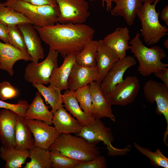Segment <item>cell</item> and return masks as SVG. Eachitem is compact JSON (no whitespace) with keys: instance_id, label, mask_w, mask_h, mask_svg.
Returning a JSON list of instances; mask_svg holds the SVG:
<instances>
[{"instance_id":"cell-1","label":"cell","mask_w":168,"mask_h":168,"mask_svg":"<svg viewBox=\"0 0 168 168\" xmlns=\"http://www.w3.org/2000/svg\"><path fill=\"white\" fill-rule=\"evenodd\" d=\"M40 39L49 46V50L57 51L63 58L80 52L92 40L95 30L84 23L61 24L47 27L34 26Z\"/></svg>"},{"instance_id":"cell-2","label":"cell","mask_w":168,"mask_h":168,"mask_svg":"<svg viewBox=\"0 0 168 168\" xmlns=\"http://www.w3.org/2000/svg\"><path fill=\"white\" fill-rule=\"evenodd\" d=\"M140 35L137 33L131 40L130 49L138 61L137 71L146 77L167 68L168 64L161 61L166 57L164 50L157 46L150 48L146 46L140 38Z\"/></svg>"},{"instance_id":"cell-3","label":"cell","mask_w":168,"mask_h":168,"mask_svg":"<svg viewBox=\"0 0 168 168\" xmlns=\"http://www.w3.org/2000/svg\"><path fill=\"white\" fill-rule=\"evenodd\" d=\"M96 143L89 142L83 138L70 133H61L48 149L57 150L63 154L82 161H89L100 155Z\"/></svg>"},{"instance_id":"cell-4","label":"cell","mask_w":168,"mask_h":168,"mask_svg":"<svg viewBox=\"0 0 168 168\" xmlns=\"http://www.w3.org/2000/svg\"><path fill=\"white\" fill-rule=\"evenodd\" d=\"M3 4L23 14L35 26L47 27L58 23L60 12L58 4L37 6L21 0H7Z\"/></svg>"},{"instance_id":"cell-5","label":"cell","mask_w":168,"mask_h":168,"mask_svg":"<svg viewBox=\"0 0 168 168\" xmlns=\"http://www.w3.org/2000/svg\"><path fill=\"white\" fill-rule=\"evenodd\" d=\"M160 0L150 4L144 2L137 14L141 24V35L147 45L154 44L168 35V29L162 26L159 20L160 12H157L156 6Z\"/></svg>"},{"instance_id":"cell-6","label":"cell","mask_w":168,"mask_h":168,"mask_svg":"<svg viewBox=\"0 0 168 168\" xmlns=\"http://www.w3.org/2000/svg\"><path fill=\"white\" fill-rule=\"evenodd\" d=\"M76 135L92 143L97 144L100 141L103 142L106 146L108 155L110 156L126 155L130 149L129 146L124 148L119 149L112 145L114 136L111 129L106 126L100 119H95L91 125L83 126L81 132Z\"/></svg>"},{"instance_id":"cell-7","label":"cell","mask_w":168,"mask_h":168,"mask_svg":"<svg viewBox=\"0 0 168 168\" xmlns=\"http://www.w3.org/2000/svg\"><path fill=\"white\" fill-rule=\"evenodd\" d=\"M144 97L150 103L156 102V112L158 115H162L166 121L167 126L163 136L165 144L167 145L168 134V87L164 83L150 80L146 82L143 87Z\"/></svg>"},{"instance_id":"cell-8","label":"cell","mask_w":168,"mask_h":168,"mask_svg":"<svg viewBox=\"0 0 168 168\" xmlns=\"http://www.w3.org/2000/svg\"><path fill=\"white\" fill-rule=\"evenodd\" d=\"M58 54L57 51L49 50L47 57L43 61L28 64L25 69V80L32 84H49L52 73L58 67Z\"/></svg>"},{"instance_id":"cell-9","label":"cell","mask_w":168,"mask_h":168,"mask_svg":"<svg viewBox=\"0 0 168 168\" xmlns=\"http://www.w3.org/2000/svg\"><path fill=\"white\" fill-rule=\"evenodd\" d=\"M140 88V81L137 76H127L105 97L111 105L125 106L134 101Z\"/></svg>"},{"instance_id":"cell-10","label":"cell","mask_w":168,"mask_h":168,"mask_svg":"<svg viewBox=\"0 0 168 168\" xmlns=\"http://www.w3.org/2000/svg\"><path fill=\"white\" fill-rule=\"evenodd\" d=\"M59 10L58 23H84L89 17L88 2L85 0H55Z\"/></svg>"},{"instance_id":"cell-11","label":"cell","mask_w":168,"mask_h":168,"mask_svg":"<svg viewBox=\"0 0 168 168\" xmlns=\"http://www.w3.org/2000/svg\"><path fill=\"white\" fill-rule=\"evenodd\" d=\"M136 63L133 57L128 56L119 59L113 64L100 83L101 90L105 96L116 85L123 80L125 72Z\"/></svg>"},{"instance_id":"cell-12","label":"cell","mask_w":168,"mask_h":168,"mask_svg":"<svg viewBox=\"0 0 168 168\" xmlns=\"http://www.w3.org/2000/svg\"><path fill=\"white\" fill-rule=\"evenodd\" d=\"M25 121L34 137L35 146L48 150L61 134L54 127L42 121L25 119Z\"/></svg>"},{"instance_id":"cell-13","label":"cell","mask_w":168,"mask_h":168,"mask_svg":"<svg viewBox=\"0 0 168 168\" xmlns=\"http://www.w3.org/2000/svg\"><path fill=\"white\" fill-rule=\"evenodd\" d=\"M89 85L92 97V116L95 119L106 117L115 122V118L113 113L112 105L102 92L100 83L94 82Z\"/></svg>"},{"instance_id":"cell-14","label":"cell","mask_w":168,"mask_h":168,"mask_svg":"<svg viewBox=\"0 0 168 168\" xmlns=\"http://www.w3.org/2000/svg\"><path fill=\"white\" fill-rule=\"evenodd\" d=\"M94 82L100 83L101 82L96 68L83 66L75 63L68 79V89L75 91Z\"/></svg>"},{"instance_id":"cell-15","label":"cell","mask_w":168,"mask_h":168,"mask_svg":"<svg viewBox=\"0 0 168 168\" xmlns=\"http://www.w3.org/2000/svg\"><path fill=\"white\" fill-rule=\"evenodd\" d=\"M17 26L23 34L27 52L32 62L38 63L40 59L44 58V55L37 31L32 24H21Z\"/></svg>"},{"instance_id":"cell-16","label":"cell","mask_w":168,"mask_h":168,"mask_svg":"<svg viewBox=\"0 0 168 168\" xmlns=\"http://www.w3.org/2000/svg\"><path fill=\"white\" fill-rule=\"evenodd\" d=\"M18 115L6 109L0 111V138L2 145L5 147H14L16 121Z\"/></svg>"},{"instance_id":"cell-17","label":"cell","mask_w":168,"mask_h":168,"mask_svg":"<svg viewBox=\"0 0 168 168\" xmlns=\"http://www.w3.org/2000/svg\"><path fill=\"white\" fill-rule=\"evenodd\" d=\"M19 60L26 62L32 59L28 54L24 53L9 43L0 41V66L1 69L13 75V66Z\"/></svg>"},{"instance_id":"cell-18","label":"cell","mask_w":168,"mask_h":168,"mask_svg":"<svg viewBox=\"0 0 168 168\" xmlns=\"http://www.w3.org/2000/svg\"><path fill=\"white\" fill-rule=\"evenodd\" d=\"M130 39L129 30L127 27H125L117 28L102 40L119 59H121L126 56V51L130 49L128 42Z\"/></svg>"},{"instance_id":"cell-19","label":"cell","mask_w":168,"mask_h":168,"mask_svg":"<svg viewBox=\"0 0 168 168\" xmlns=\"http://www.w3.org/2000/svg\"><path fill=\"white\" fill-rule=\"evenodd\" d=\"M53 124L60 133H80L83 126L63 107L58 108L53 114Z\"/></svg>"},{"instance_id":"cell-20","label":"cell","mask_w":168,"mask_h":168,"mask_svg":"<svg viewBox=\"0 0 168 168\" xmlns=\"http://www.w3.org/2000/svg\"><path fill=\"white\" fill-rule=\"evenodd\" d=\"M119 59L102 40L97 41L96 54V68L101 81L113 64Z\"/></svg>"},{"instance_id":"cell-21","label":"cell","mask_w":168,"mask_h":168,"mask_svg":"<svg viewBox=\"0 0 168 168\" xmlns=\"http://www.w3.org/2000/svg\"><path fill=\"white\" fill-rule=\"evenodd\" d=\"M111 0L116 6L111 11V14L115 16H123L128 25H133L138 12L143 5L142 0Z\"/></svg>"},{"instance_id":"cell-22","label":"cell","mask_w":168,"mask_h":168,"mask_svg":"<svg viewBox=\"0 0 168 168\" xmlns=\"http://www.w3.org/2000/svg\"><path fill=\"white\" fill-rule=\"evenodd\" d=\"M61 65L55 68L51 75L49 84L61 91L68 89V82L72 68L76 63L74 54H70L64 58Z\"/></svg>"},{"instance_id":"cell-23","label":"cell","mask_w":168,"mask_h":168,"mask_svg":"<svg viewBox=\"0 0 168 168\" xmlns=\"http://www.w3.org/2000/svg\"><path fill=\"white\" fill-rule=\"evenodd\" d=\"M49 107L46 105L40 93L36 92L35 96L26 112L25 119L42 121L46 124H53V114L49 110Z\"/></svg>"},{"instance_id":"cell-24","label":"cell","mask_w":168,"mask_h":168,"mask_svg":"<svg viewBox=\"0 0 168 168\" xmlns=\"http://www.w3.org/2000/svg\"><path fill=\"white\" fill-rule=\"evenodd\" d=\"M63 95V107L76 118L83 126L91 125L94 122L93 117L86 113L80 107L74 91L67 89Z\"/></svg>"},{"instance_id":"cell-25","label":"cell","mask_w":168,"mask_h":168,"mask_svg":"<svg viewBox=\"0 0 168 168\" xmlns=\"http://www.w3.org/2000/svg\"><path fill=\"white\" fill-rule=\"evenodd\" d=\"M35 145V140L24 117L18 115L16 121L14 147L21 150H29Z\"/></svg>"},{"instance_id":"cell-26","label":"cell","mask_w":168,"mask_h":168,"mask_svg":"<svg viewBox=\"0 0 168 168\" xmlns=\"http://www.w3.org/2000/svg\"><path fill=\"white\" fill-rule=\"evenodd\" d=\"M29 155V151L22 150L14 147L0 148V157L5 161L6 168H20L25 164Z\"/></svg>"},{"instance_id":"cell-27","label":"cell","mask_w":168,"mask_h":168,"mask_svg":"<svg viewBox=\"0 0 168 168\" xmlns=\"http://www.w3.org/2000/svg\"><path fill=\"white\" fill-rule=\"evenodd\" d=\"M32 84L44 97L46 104L50 105L53 114L58 108L63 107V95L59 88L50 84L46 87L41 84Z\"/></svg>"},{"instance_id":"cell-28","label":"cell","mask_w":168,"mask_h":168,"mask_svg":"<svg viewBox=\"0 0 168 168\" xmlns=\"http://www.w3.org/2000/svg\"><path fill=\"white\" fill-rule=\"evenodd\" d=\"M28 157L24 168H51L52 163L49 151L35 146L29 150Z\"/></svg>"},{"instance_id":"cell-29","label":"cell","mask_w":168,"mask_h":168,"mask_svg":"<svg viewBox=\"0 0 168 168\" xmlns=\"http://www.w3.org/2000/svg\"><path fill=\"white\" fill-rule=\"evenodd\" d=\"M97 41L88 42L80 52L75 54V62L83 66L96 68V54Z\"/></svg>"},{"instance_id":"cell-30","label":"cell","mask_w":168,"mask_h":168,"mask_svg":"<svg viewBox=\"0 0 168 168\" xmlns=\"http://www.w3.org/2000/svg\"><path fill=\"white\" fill-rule=\"evenodd\" d=\"M0 21L7 26H17L21 24L33 25V22L23 14L0 2Z\"/></svg>"},{"instance_id":"cell-31","label":"cell","mask_w":168,"mask_h":168,"mask_svg":"<svg viewBox=\"0 0 168 168\" xmlns=\"http://www.w3.org/2000/svg\"><path fill=\"white\" fill-rule=\"evenodd\" d=\"M135 147L141 154L148 157L151 164L156 167L168 168V158L162 153L160 150L157 148L155 152L140 146L134 142Z\"/></svg>"},{"instance_id":"cell-32","label":"cell","mask_w":168,"mask_h":168,"mask_svg":"<svg viewBox=\"0 0 168 168\" xmlns=\"http://www.w3.org/2000/svg\"><path fill=\"white\" fill-rule=\"evenodd\" d=\"M49 152L52 168H75L82 161L67 156L57 150H52Z\"/></svg>"},{"instance_id":"cell-33","label":"cell","mask_w":168,"mask_h":168,"mask_svg":"<svg viewBox=\"0 0 168 168\" xmlns=\"http://www.w3.org/2000/svg\"><path fill=\"white\" fill-rule=\"evenodd\" d=\"M74 92L81 109L87 114L92 116V97L89 85L80 87Z\"/></svg>"},{"instance_id":"cell-34","label":"cell","mask_w":168,"mask_h":168,"mask_svg":"<svg viewBox=\"0 0 168 168\" xmlns=\"http://www.w3.org/2000/svg\"><path fill=\"white\" fill-rule=\"evenodd\" d=\"M8 43L22 52L28 54L23 34L18 26H8Z\"/></svg>"},{"instance_id":"cell-35","label":"cell","mask_w":168,"mask_h":168,"mask_svg":"<svg viewBox=\"0 0 168 168\" xmlns=\"http://www.w3.org/2000/svg\"><path fill=\"white\" fill-rule=\"evenodd\" d=\"M29 105L27 101L24 100H19L17 104H13L0 100V108L10 110L23 117H24Z\"/></svg>"},{"instance_id":"cell-36","label":"cell","mask_w":168,"mask_h":168,"mask_svg":"<svg viewBox=\"0 0 168 168\" xmlns=\"http://www.w3.org/2000/svg\"><path fill=\"white\" fill-rule=\"evenodd\" d=\"M18 94V90L10 83L4 81L0 82V99L4 101L16 97Z\"/></svg>"},{"instance_id":"cell-37","label":"cell","mask_w":168,"mask_h":168,"mask_svg":"<svg viewBox=\"0 0 168 168\" xmlns=\"http://www.w3.org/2000/svg\"><path fill=\"white\" fill-rule=\"evenodd\" d=\"M107 164L105 157L100 155L93 160L81 161L79 163L75 168H106Z\"/></svg>"},{"instance_id":"cell-38","label":"cell","mask_w":168,"mask_h":168,"mask_svg":"<svg viewBox=\"0 0 168 168\" xmlns=\"http://www.w3.org/2000/svg\"><path fill=\"white\" fill-rule=\"evenodd\" d=\"M8 26L0 21V39L4 43H9Z\"/></svg>"},{"instance_id":"cell-39","label":"cell","mask_w":168,"mask_h":168,"mask_svg":"<svg viewBox=\"0 0 168 168\" xmlns=\"http://www.w3.org/2000/svg\"><path fill=\"white\" fill-rule=\"evenodd\" d=\"M155 76L160 79L168 87V68H165L154 73Z\"/></svg>"},{"instance_id":"cell-40","label":"cell","mask_w":168,"mask_h":168,"mask_svg":"<svg viewBox=\"0 0 168 168\" xmlns=\"http://www.w3.org/2000/svg\"><path fill=\"white\" fill-rule=\"evenodd\" d=\"M33 5L42 6L46 5H57L55 0H21Z\"/></svg>"},{"instance_id":"cell-41","label":"cell","mask_w":168,"mask_h":168,"mask_svg":"<svg viewBox=\"0 0 168 168\" xmlns=\"http://www.w3.org/2000/svg\"><path fill=\"white\" fill-rule=\"evenodd\" d=\"M161 19L168 26V5L165 6L161 11L160 15Z\"/></svg>"},{"instance_id":"cell-42","label":"cell","mask_w":168,"mask_h":168,"mask_svg":"<svg viewBox=\"0 0 168 168\" xmlns=\"http://www.w3.org/2000/svg\"><path fill=\"white\" fill-rule=\"evenodd\" d=\"M102 3V6L103 7L105 6V3L106 4V10L108 11L110 10L112 5V1L111 0H101Z\"/></svg>"},{"instance_id":"cell-43","label":"cell","mask_w":168,"mask_h":168,"mask_svg":"<svg viewBox=\"0 0 168 168\" xmlns=\"http://www.w3.org/2000/svg\"><path fill=\"white\" fill-rule=\"evenodd\" d=\"M157 0H142V2H146L150 4L153 3Z\"/></svg>"},{"instance_id":"cell-44","label":"cell","mask_w":168,"mask_h":168,"mask_svg":"<svg viewBox=\"0 0 168 168\" xmlns=\"http://www.w3.org/2000/svg\"><path fill=\"white\" fill-rule=\"evenodd\" d=\"M164 45L165 47L167 49H168V39L165 40L164 42Z\"/></svg>"},{"instance_id":"cell-45","label":"cell","mask_w":168,"mask_h":168,"mask_svg":"<svg viewBox=\"0 0 168 168\" xmlns=\"http://www.w3.org/2000/svg\"><path fill=\"white\" fill-rule=\"evenodd\" d=\"M91 1H93L94 0H89Z\"/></svg>"},{"instance_id":"cell-46","label":"cell","mask_w":168,"mask_h":168,"mask_svg":"<svg viewBox=\"0 0 168 168\" xmlns=\"http://www.w3.org/2000/svg\"><path fill=\"white\" fill-rule=\"evenodd\" d=\"M1 69V67H0V70Z\"/></svg>"}]
</instances>
